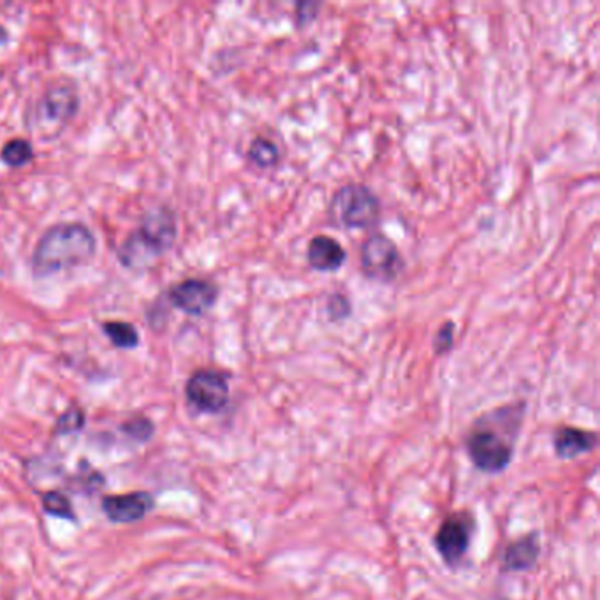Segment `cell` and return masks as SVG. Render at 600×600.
I'll list each match as a JSON object with an SVG mask.
<instances>
[{
    "instance_id": "obj_1",
    "label": "cell",
    "mask_w": 600,
    "mask_h": 600,
    "mask_svg": "<svg viewBox=\"0 0 600 600\" xmlns=\"http://www.w3.org/2000/svg\"><path fill=\"white\" fill-rule=\"evenodd\" d=\"M525 409V403H509L477 419L465 439V449L477 470L500 474L511 465Z\"/></svg>"
},
{
    "instance_id": "obj_2",
    "label": "cell",
    "mask_w": 600,
    "mask_h": 600,
    "mask_svg": "<svg viewBox=\"0 0 600 600\" xmlns=\"http://www.w3.org/2000/svg\"><path fill=\"white\" fill-rule=\"evenodd\" d=\"M94 233L80 222L55 224L44 231L32 254V271L36 277H48L90 263L96 256Z\"/></svg>"
},
{
    "instance_id": "obj_3",
    "label": "cell",
    "mask_w": 600,
    "mask_h": 600,
    "mask_svg": "<svg viewBox=\"0 0 600 600\" xmlns=\"http://www.w3.org/2000/svg\"><path fill=\"white\" fill-rule=\"evenodd\" d=\"M175 238V213L169 208H155L143 217L140 227L127 236L118 257L127 268H143L166 254Z\"/></svg>"
},
{
    "instance_id": "obj_4",
    "label": "cell",
    "mask_w": 600,
    "mask_h": 600,
    "mask_svg": "<svg viewBox=\"0 0 600 600\" xmlns=\"http://www.w3.org/2000/svg\"><path fill=\"white\" fill-rule=\"evenodd\" d=\"M330 217L344 229H368L381 217V203L365 183H347L333 194Z\"/></svg>"
},
{
    "instance_id": "obj_5",
    "label": "cell",
    "mask_w": 600,
    "mask_h": 600,
    "mask_svg": "<svg viewBox=\"0 0 600 600\" xmlns=\"http://www.w3.org/2000/svg\"><path fill=\"white\" fill-rule=\"evenodd\" d=\"M476 534V516L469 511L451 513L440 523L433 544L442 562L456 569L469 553L472 537Z\"/></svg>"
},
{
    "instance_id": "obj_6",
    "label": "cell",
    "mask_w": 600,
    "mask_h": 600,
    "mask_svg": "<svg viewBox=\"0 0 600 600\" xmlns=\"http://www.w3.org/2000/svg\"><path fill=\"white\" fill-rule=\"evenodd\" d=\"M359 263L368 279L379 282H393L405 264L396 243L382 233L366 238L359 249Z\"/></svg>"
},
{
    "instance_id": "obj_7",
    "label": "cell",
    "mask_w": 600,
    "mask_h": 600,
    "mask_svg": "<svg viewBox=\"0 0 600 600\" xmlns=\"http://www.w3.org/2000/svg\"><path fill=\"white\" fill-rule=\"evenodd\" d=\"M185 396L201 414H220L229 403V377L213 368L196 370L185 384Z\"/></svg>"
},
{
    "instance_id": "obj_8",
    "label": "cell",
    "mask_w": 600,
    "mask_h": 600,
    "mask_svg": "<svg viewBox=\"0 0 600 600\" xmlns=\"http://www.w3.org/2000/svg\"><path fill=\"white\" fill-rule=\"evenodd\" d=\"M80 106V99L76 88L71 83H53L44 90L43 97L37 103L36 122L39 127L46 129H59L74 117Z\"/></svg>"
},
{
    "instance_id": "obj_9",
    "label": "cell",
    "mask_w": 600,
    "mask_h": 600,
    "mask_svg": "<svg viewBox=\"0 0 600 600\" xmlns=\"http://www.w3.org/2000/svg\"><path fill=\"white\" fill-rule=\"evenodd\" d=\"M168 298L187 315H203L219 300V287L205 279L182 280L169 287Z\"/></svg>"
},
{
    "instance_id": "obj_10",
    "label": "cell",
    "mask_w": 600,
    "mask_h": 600,
    "mask_svg": "<svg viewBox=\"0 0 600 600\" xmlns=\"http://www.w3.org/2000/svg\"><path fill=\"white\" fill-rule=\"evenodd\" d=\"M103 513L111 523L127 525L143 520L154 511L155 497L148 491H131L124 495H108L103 498Z\"/></svg>"
},
{
    "instance_id": "obj_11",
    "label": "cell",
    "mask_w": 600,
    "mask_h": 600,
    "mask_svg": "<svg viewBox=\"0 0 600 600\" xmlns=\"http://www.w3.org/2000/svg\"><path fill=\"white\" fill-rule=\"evenodd\" d=\"M307 261L315 271L333 273L344 266L347 252L333 236L317 235L308 243Z\"/></svg>"
},
{
    "instance_id": "obj_12",
    "label": "cell",
    "mask_w": 600,
    "mask_h": 600,
    "mask_svg": "<svg viewBox=\"0 0 600 600\" xmlns=\"http://www.w3.org/2000/svg\"><path fill=\"white\" fill-rule=\"evenodd\" d=\"M597 433L578 426H560L553 435V449L560 460H574L597 447Z\"/></svg>"
},
{
    "instance_id": "obj_13",
    "label": "cell",
    "mask_w": 600,
    "mask_h": 600,
    "mask_svg": "<svg viewBox=\"0 0 600 600\" xmlns=\"http://www.w3.org/2000/svg\"><path fill=\"white\" fill-rule=\"evenodd\" d=\"M541 555V541L539 534L523 535L520 539L511 542L502 553V571L527 572L534 569Z\"/></svg>"
},
{
    "instance_id": "obj_14",
    "label": "cell",
    "mask_w": 600,
    "mask_h": 600,
    "mask_svg": "<svg viewBox=\"0 0 600 600\" xmlns=\"http://www.w3.org/2000/svg\"><path fill=\"white\" fill-rule=\"evenodd\" d=\"M103 331L118 349H134L140 345V333L131 322L106 321L103 322Z\"/></svg>"
},
{
    "instance_id": "obj_15",
    "label": "cell",
    "mask_w": 600,
    "mask_h": 600,
    "mask_svg": "<svg viewBox=\"0 0 600 600\" xmlns=\"http://www.w3.org/2000/svg\"><path fill=\"white\" fill-rule=\"evenodd\" d=\"M247 157L257 168H273V166H277L280 159L279 147L268 138L257 136L256 140L250 143Z\"/></svg>"
},
{
    "instance_id": "obj_16",
    "label": "cell",
    "mask_w": 600,
    "mask_h": 600,
    "mask_svg": "<svg viewBox=\"0 0 600 600\" xmlns=\"http://www.w3.org/2000/svg\"><path fill=\"white\" fill-rule=\"evenodd\" d=\"M0 159L4 164H8L9 168H22L34 159V148L30 141L22 138L11 140L0 150Z\"/></svg>"
},
{
    "instance_id": "obj_17",
    "label": "cell",
    "mask_w": 600,
    "mask_h": 600,
    "mask_svg": "<svg viewBox=\"0 0 600 600\" xmlns=\"http://www.w3.org/2000/svg\"><path fill=\"white\" fill-rule=\"evenodd\" d=\"M44 513L62 518V520H74V507L71 500L62 491H48L41 498Z\"/></svg>"
},
{
    "instance_id": "obj_18",
    "label": "cell",
    "mask_w": 600,
    "mask_h": 600,
    "mask_svg": "<svg viewBox=\"0 0 600 600\" xmlns=\"http://www.w3.org/2000/svg\"><path fill=\"white\" fill-rule=\"evenodd\" d=\"M120 430L129 439L136 440V442H147L154 437L155 425L154 421L147 416H136V418L127 419L125 423H122Z\"/></svg>"
},
{
    "instance_id": "obj_19",
    "label": "cell",
    "mask_w": 600,
    "mask_h": 600,
    "mask_svg": "<svg viewBox=\"0 0 600 600\" xmlns=\"http://www.w3.org/2000/svg\"><path fill=\"white\" fill-rule=\"evenodd\" d=\"M85 426V412L80 407H71L60 416L55 433L57 435H67V433L80 432Z\"/></svg>"
},
{
    "instance_id": "obj_20",
    "label": "cell",
    "mask_w": 600,
    "mask_h": 600,
    "mask_svg": "<svg viewBox=\"0 0 600 600\" xmlns=\"http://www.w3.org/2000/svg\"><path fill=\"white\" fill-rule=\"evenodd\" d=\"M454 331H456V326H454L453 321L444 322L440 326V330L437 331V337L433 340V347H435L437 356H442V354L451 351V347L454 344Z\"/></svg>"
},
{
    "instance_id": "obj_21",
    "label": "cell",
    "mask_w": 600,
    "mask_h": 600,
    "mask_svg": "<svg viewBox=\"0 0 600 600\" xmlns=\"http://www.w3.org/2000/svg\"><path fill=\"white\" fill-rule=\"evenodd\" d=\"M326 312H328L330 321H344L345 317H349L351 314V303L344 294H333L326 305Z\"/></svg>"
},
{
    "instance_id": "obj_22",
    "label": "cell",
    "mask_w": 600,
    "mask_h": 600,
    "mask_svg": "<svg viewBox=\"0 0 600 600\" xmlns=\"http://www.w3.org/2000/svg\"><path fill=\"white\" fill-rule=\"evenodd\" d=\"M8 37V30L4 29V27L0 25V44L6 43V41H8Z\"/></svg>"
}]
</instances>
